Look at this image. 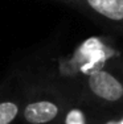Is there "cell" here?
<instances>
[{
	"label": "cell",
	"mask_w": 123,
	"mask_h": 124,
	"mask_svg": "<svg viewBox=\"0 0 123 124\" xmlns=\"http://www.w3.org/2000/svg\"><path fill=\"white\" fill-rule=\"evenodd\" d=\"M118 55V50L105 38L91 37L81 44L73 54L60 63L64 75L86 77L106 65Z\"/></svg>",
	"instance_id": "1"
},
{
	"label": "cell",
	"mask_w": 123,
	"mask_h": 124,
	"mask_svg": "<svg viewBox=\"0 0 123 124\" xmlns=\"http://www.w3.org/2000/svg\"><path fill=\"white\" fill-rule=\"evenodd\" d=\"M68 104L60 94H32L23 103L20 117L24 124H60Z\"/></svg>",
	"instance_id": "2"
},
{
	"label": "cell",
	"mask_w": 123,
	"mask_h": 124,
	"mask_svg": "<svg viewBox=\"0 0 123 124\" xmlns=\"http://www.w3.org/2000/svg\"><path fill=\"white\" fill-rule=\"evenodd\" d=\"M83 93L87 99L101 106H119L123 103V78L103 67L83 77Z\"/></svg>",
	"instance_id": "3"
},
{
	"label": "cell",
	"mask_w": 123,
	"mask_h": 124,
	"mask_svg": "<svg viewBox=\"0 0 123 124\" xmlns=\"http://www.w3.org/2000/svg\"><path fill=\"white\" fill-rule=\"evenodd\" d=\"M111 23H123V0H56Z\"/></svg>",
	"instance_id": "4"
},
{
	"label": "cell",
	"mask_w": 123,
	"mask_h": 124,
	"mask_svg": "<svg viewBox=\"0 0 123 124\" xmlns=\"http://www.w3.org/2000/svg\"><path fill=\"white\" fill-rule=\"evenodd\" d=\"M24 100L17 96H4L0 99V124H13L20 117Z\"/></svg>",
	"instance_id": "5"
},
{
	"label": "cell",
	"mask_w": 123,
	"mask_h": 124,
	"mask_svg": "<svg viewBox=\"0 0 123 124\" xmlns=\"http://www.w3.org/2000/svg\"><path fill=\"white\" fill-rule=\"evenodd\" d=\"M60 124H91L87 111L80 104H68Z\"/></svg>",
	"instance_id": "6"
},
{
	"label": "cell",
	"mask_w": 123,
	"mask_h": 124,
	"mask_svg": "<svg viewBox=\"0 0 123 124\" xmlns=\"http://www.w3.org/2000/svg\"><path fill=\"white\" fill-rule=\"evenodd\" d=\"M102 124H118V117H110V119L105 120Z\"/></svg>",
	"instance_id": "7"
},
{
	"label": "cell",
	"mask_w": 123,
	"mask_h": 124,
	"mask_svg": "<svg viewBox=\"0 0 123 124\" xmlns=\"http://www.w3.org/2000/svg\"><path fill=\"white\" fill-rule=\"evenodd\" d=\"M118 124H123V116L118 117Z\"/></svg>",
	"instance_id": "8"
}]
</instances>
